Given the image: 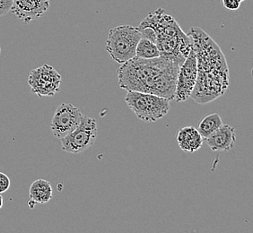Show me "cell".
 <instances>
[{
    "instance_id": "obj_1",
    "label": "cell",
    "mask_w": 253,
    "mask_h": 233,
    "mask_svg": "<svg viewBox=\"0 0 253 233\" xmlns=\"http://www.w3.org/2000/svg\"><path fill=\"white\" fill-rule=\"evenodd\" d=\"M182 61L160 56L158 58H134L118 68L119 85L122 89L151 93L174 100L178 72Z\"/></svg>"
},
{
    "instance_id": "obj_2",
    "label": "cell",
    "mask_w": 253,
    "mask_h": 233,
    "mask_svg": "<svg viewBox=\"0 0 253 233\" xmlns=\"http://www.w3.org/2000/svg\"><path fill=\"white\" fill-rule=\"evenodd\" d=\"M188 36L198 68L197 81L190 97L200 104H207L226 92L229 86L228 66L219 46L203 30L191 27Z\"/></svg>"
},
{
    "instance_id": "obj_3",
    "label": "cell",
    "mask_w": 253,
    "mask_h": 233,
    "mask_svg": "<svg viewBox=\"0 0 253 233\" xmlns=\"http://www.w3.org/2000/svg\"><path fill=\"white\" fill-rule=\"evenodd\" d=\"M141 26L150 27L155 34V43L161 56L184 61L191 49L190 37L176 20L167 15L163 8L149 13L142 20Z\"/></svg>"
},
{
    "instance_id": "obj_4",
    "label": "cell",
    "mask_w": 253,
    "mask_h": 233,
    "mask_svg": "<svg viewBox=\"0 0 253 233\" xmlns=\"http://www.w3.org/2000/svg\"><path fill=\"white\" fill-rule=\"evenodd\" d=\"M142 38L137 27L131 25H118L109 30L106 50L117 63L123 64L136 57V48Z\"/></svg>"
},
{
    "instance_id": "obj_5",
    "label": "cell",
    "mask_w": 253,
    "mask_h": 233,
    "mask_svg": "<svg viewBox=\"0 0 253 233\" xmlns=\"http://www.w3.org/2000/svg\"><path fill=\"white\" fill-rule=\"evenodd\" d=\"M125 102L136 116L143 121L156 122L168 114L170 100L151 93L129 91Z\"/></svg>"
},
{
    "instance_id": "obj_6",
    "label": "cell",
    "mask_w": 253,
    "mask_h": 233,
    "mask_svg": "<svg viewBox=\"0 0 253 233\" xmlns=\"http://www.w3.org/2000/svg\"><path fill=\"white\" fill-rule=\"evenodd\" d=\"M97 135L96 120L83 115L78 127L68 136L60 138L62 150L73 155L83 153L93 146Z\"/></svg>"
},
{
    "instance_id": "obj_7",
    "label": "cell",
    "mask_w": 253,
    "mask_h": 233,
    "mask_svg": "<svg viewBox=\"0 0 253 233\" xmlns=\"http://www.w3.org/2000/svg\"><path fill=\"white\" fill-rule=\"evenodd\" d=\"M27 82L32 92L38 97H52L59 92L61 76L53 67L44 64L30 72Z\"/></svg>"
},
{
    "instance_id": "obj_8",
    "label": "cell",
    "mask_w": 253,
    "mask_h": 233,
    "mask_svg": "<svg viewBox=\"0 0 253 233\" xmlns=\"http://www.w3.org/2000/svg\"><path fill=\"white\" fill-rule=\"evenodd\" d=\"M83 114L78 107L71 103H60L54 112L50 129L54 136L62 138L78 127Z\"/></svg>"
},
{
    "instance_id": "obj_9",
    "label": "cell",
    "mask_w": 253,
    "mask_h": 233,
    "mask_svg": "<svg viewBox=\"0 0 253 233\" xmlns=\"http://www.w3.org/2000/svg\"><path fill=\"white\" fill-rule=\"evenodd\" d=\"M197 58L194 50L191 49L183 63L181 64L178 72L174 96L176 102H185L190 98L197 81Z\"/></svg>"
},
{
    "instance_id": "obj_10",
    "label": "cell",
    "mask_w": 253,
    "mask_h": 233,
    "mask_svg": "<svg viewBox=\"0 0 253 233\" xmlns=\"http://www.w3.org/2000/svg\"><path fill=\"white\" fill-rule=\"evenodd\" d=\"M49 7V0H14L11 12L25 24H29L39 19Z\"/></svg>"
},
{
    "instance_id": "obj_11",
    "label": "cell",
    "mask_w": 253,
    "mask_h": 233,
    "mask_svg": "<svg viewBox=\"0 0 253 233\" xmlns=\"http://www.w3.org/2000/svg\"><path fill=\"white\" fill-rule=\"evenodd\" d=\"M204 142L214 152H227L233 149L236 142L235 128L228 124H222Z\"/></svg>"
},
{
    "instance_id": "obj_12",
    "label": "cell",
    "mask_w": 253,
    "mask_h": 233,
    "mask_svg": "<svg viewBox=\"0 0 253 233\" xmlns=\"http://www.w3.org/2000/svg\"><path fill=\"white\" fill-rule=\"evenodd\" d=\"M177 142L181 150L194 153L202 146L204 139L194 126H187L178 131Z\"/></svg>"
},
{
    "instance_id": "obj_13",
    "label": "cell",
    "mask_w": 253,
    "mask_h": 233,
    "mask_svg": "<svg viewBox=\"0 0 253 233\" xmlns=\"http://www.w3.org/2000/svg\"><path fill=\"white\" fill-rule=\"evenodd\" d=\"M30 199L36 204H46L52 198V187L48 180L34 181L29 189Z\"/></svg>"
},
{
    "instance_id": "obj_14",
    "label": "cell",
    "mask_w": 253,
    "mask_h": 233,
    "mask_svg": "<svg viewBox=\"0 0 253 233\" xmlns=\"http://www.w3.org/2000/svg\"><path fill=\"white\" fill-rule=\"evenodd\" d=\"M223 124L222 118L219 114L213 113L208 116L200 121L198 126V131L200 133L203 139L212 135L221 125Z\"/></svg>"
},
{
    "instance_id": "obj_15",
    "label": "cell",
    "mask_w": 253,
    "mask_h": 233,
    "mask_svg": "<svg viewBox=\"0 0 253 233\" xmlns=\"http://www.w3.org/2000/svg\"><path fill=\"white\" fill-rule=\"evenodd\" d=\"M136 56L146 59L158 58L161 56L160 50L157 45L150 39L141 38L136 45Z\"/></svg>"
},
{
    "instance_id": "obj_16",
    "label": "cell",
    "mask_w": 253,
    "mask_h": 233,
    "mask_svg": "<svg viewBox=\"0 0 253 233\" xmlns=\"http://www.w3.org/2000/svg\"><path fill=\"white\" fill-rule=\"evenodd\" d=\"M11 181L7 175L0 172V194L5 193L9 190Z\"/></svg>"
},
{
    "instance_id": "obj_17",
    "label": "cell",
    "mask_w": 253,
    "mask_h": 233,
    "mask_svg": "<svg viewBox=\"0 0 253 233\" xmlns=\"http://www.w3.org/2000/svg\"><path fill=\"white\" fill-rule=\"evenodd\" d=\"M14 0H0V17L5 16L11 11Z\"/></svg>"
},
{
    "instance_id": "obj_18",
    "label": "cell",
    "mask_w": 253,
    "mask_h": 233,
    "mask_svg": "<svg viewBox=\"0 0 253 233\" xmlns=\"http://www.w3.org/2000/svg\"><path fill=\"white\" fill-rule=\"evenodd\" d=\"M222 4L224 8L230 11H236L241 6V2L239 0H222Z\"/></svg>"
},
{
    "instance_id": "obj_19",
    "label": "cell",
    "mask_w": 253,
    "mask_h": 233,
    "mask_svg": "<svg viewBox=\"0 0 253 233\" xmlns=\"http://www.w3.org/2000/svg\"><path fill=\"white\" fill-rule=\"evenodd\" d=\"M28 204H29L31 208H34V204H36V203H35L34 201H33V200L30 199L29 201H28Z\"/></svg>"
},
{
    "instance_id": "obj_20",
    "label": "cell",
    "mask_w": 253,
    "mask_h": 233,
    "mask_svg": "<svg viewBox=\"0 0 253 233\" xmlns=\"http://www.w3.org/2000/svg\"><path fill=\"white\" fill-rule=\"evenodd\" d=\"M3 204H4V198H3V196L0 194V209L2 208Z\"/></svg>"
},
{
    "instance_id": "obj_21",
    "label": "cell",
    "mask_w": 253,
    "mask_h": 233,
    "mask_svg": "<svg viewBox=\"0 0 253 233\" xmlns=\"http://www.w3.org/2000/svg\"><path fill=\"white\" fill-rule=\"evenodd\" d=\"M239 1H240V2H243V1H244V0H239Z\"/></svg>"
},
{
    "instance_id": "obj_22",
    "label": "cell",
    "mask_w": 253,
    "mask_h": 233,
    "mask_svg": "<svg viewBox=\"0 0 253 233\" xmlns=\"http://www.w3.org/2000/svg\"><path fill=\"white\" fill-rule=\"evenodd\" d=\"M0 54H1V47H0Z\"/></svg>"
}]
</instances>
